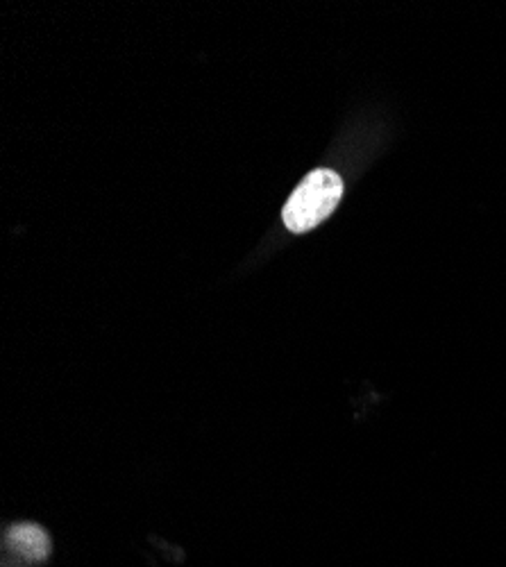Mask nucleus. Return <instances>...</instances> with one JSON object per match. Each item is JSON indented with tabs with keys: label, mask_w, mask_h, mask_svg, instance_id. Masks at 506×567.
<instances>
[{
	"label": "nucleus",
	"mask_w": 506,
	"mask_h": 567,
	"mask_svg": "<svg viewBox=\"0 0 506 567\" xmlns=\"http://www.w3.org/2000/svg\"><path fill=\"white\" fill-rule=\"evenodd\" d=\"M343 198V180L330 168H318L300 182L293 196L286 200L282 218L286 230L305 234L323 225L334 214Z\"/></svg>",
	"instance_id": "f257e3e1"
},
{
	"label": "nucleus",
	"mask_w": 506,
	"mask_h": 567,
	"mask_svg": "<svg viewBox=\"0 0 506 567\" xmlns=\"http://www.w3.org/2000/svg\"><path fill=\"white\" fill-rule=\"evenodd\" d=\"M10 543L14 552L30 558V561H46L50 556V538L44 527L35 522H19L10 529Z\"/></svg>",
	"instance_id": "f03ea898"
}]
</instances>
